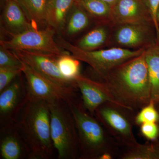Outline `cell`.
I'll use <instances>...</instances> for the list:
<instances>
[{
  "label": "cell",
  "instance_id": "484cf974",
  "mask_svg": "<svg viewBox=\"0 0 159 159\" xmlns=\"http://www.w3.org/2000/svg\"><path fill=\"white\" fill-rule=\"evenodd\" d=\"M23 69L0 67V93L22 73Z\"/></svg>",
  "mask_w": 159,
  "mask_h": 159
},
{
  "label": "cell",
  "instance_id": "3957f363",
  "mask_svg": "<svg viewBox=\"0 0 159 159\" xmlns=\"http://www.w3.org/2000/svg\"><path fill=\"white\" fill-rule=\"evenodd\" d=\"M73 115L79 141L80 159H99L105 153L114 157L120 146L101 123L76 99L67 102Z\"/></svg>",
  "mask_w": 159,
  "mask_h": 159
},
{
  "label": "cell",
  "instance_id": "603a6c76",
  "mask_svg": "<svg viewBox=\"0 0 159 159\" xmlns=\"http://www.w3.org/2000/svg\"><path fill=\"white\" fill-rule=\"evenodd\" d=\"M57 61L61 73L67 79L74 80L80 74V61L70 52L58 56Z\"/></svg>",
  "mask_w": 159,
  "mask_h": 159
},
{
  "label": "cell",
  "instance_id": "4fadbf2b",
  "mask_svg": "<svg viewBox=\"0 0 159 159\" xmlns=\"http://www.w3.org/2000/svg\"><path fill=\"white\" fill-rule=\"evenodd\" d=\"M110 22L117 26L124 24L153 25L142 0H119L112 7Z\"/></svg>",
  "mask_w": 159,
  "mask_h": 159
},
{
  "label": "cell",
  "instance_id": "5b68a950",
  "mask_svg": "<svg viewBox=\"0 0 159 159\" xmlns=\"http://www.w3.org/2000/svg\"><path fill=\"white\" fill-rule=\"evenodd\" d=\"M58 40L61 48L80 61L87 63L101 77L122 63L141 55L146 48L131 50L119 47L86 51L72 44L61 35L58 36Z\"/></svg>",
  "mask_w": 159,
  "mask_h": 159
},
{
  "label": "cell",
  "instance_id": "9c48e42d",
  "mask_svg": "<svg viewBox=\"0 0 159 159\" xmlns=\"http://www.w3.org/2000/svg\"><path fill=\"white\" fill-rule=\"evenodd\" d=\"M12 51L23 62L52 82L63 87L78 89L75 80L67 79L61 73L57 64L58 56L24 50Z\"/></svg>",
  "mask_w": 159,
  "mask_h": 159
},
{
  "label": "cell",
  "instance_id": "ba28073f",
  "mask_svg": "<svg viewBox=\"0 0 159 159\" xmlns=\"http://www.w3.org/2000/svg\"><path fill=\"white\" fill-rule=\"evenodd\" d=\"M23 63L22 72L28 91V98L43 100L48 103L58 100L68 102L76 99L77 89L58 85Z\"/></svg>",
  "mask_w": 159,
  "mask_h": 159
},
{
  "label": "cell",
  "instance_id": "7a4b0ae2",
  "mask_svg": "<svg viewBox=\"0 0 159 159\" xmlns=\"http://www.w3.org/2000/svg\"><path fill=\"white\" fill-rule=\"evenodd\" d=\"M14 125L25 143L30 159H48L54 149L51 136L49 103L28 98Z\"/></svg>",
  "mask_w": 159,
  "mask_h": 159
},
{
  "label": "cell",
  "instance_id": "7402d4cb",
  "mask_svg": "<svg viewBox=\"0 0 159 159\" xmlns=\"http://www.w3.org/2000/svg\"><path fill=\"white\" fill-rule=\"evenodd\" d=\"M91 17L101 21L110 22L111 7L102 0H78Z\"/></svg>",
  "mask_w": 159,
  "mask_h": 159
},
{
  "label": "cell",
  "instance_id": "f546056e",
  "mask_svg": "<svg viewBox=\"0 0 159 159\" xmlns=\"http://www.w3.org/2000/svg\"><path fill=\"white\" fill-rule=\"evenodd\" d=\"M157 20L159 25V7L157 13Z\"/></svg>",
  "mask_w": 159,
  "mask_h": 159
},
{
  "label": "cell",
  "instance_id": "cb8c5ba5",
  "mask_svg": "<svg viewBox=\"0 0 159 159\" xmlns=\"http://www.w3.org/2000/svg\"><path fill=\"white\" fill-rule=\"evenodd\" d=\"M158 122L159 113L152 101L141 109L135 116V125H140L148 122Z\"/></svg>",
  "mask_w": 159,
  "mask_h": 159
},
{
  "label": "cell",
  "instance_id": "8992f818",
  "mask_svg": "<svg viewBox=\"0 0 159 159\" xmlns=\"http://www.w3.org/2000/svg\"><path fill=\"white\" fill-rule=\"evenodd\" d=\"M109 134L120 146L129 148L138 142L133 131L135 112L115 102H107L94 114Z\"/></svg>",
  "mask_w": 159,
  "mask_h": 159
},
{
  "label": "cell",
  "instance_id": "83f0119b",
  "mask_svg": "<svg viewBox=\"0 0 159 159\" xmlns=\"http://www.w3.org/2000/svg\"><path fill=\"white\" fill-rule=\"evenodd\" d=\"M148 11L156 32L157 40L159 42V25L157 20V13L159 7V0H142Z\"/></svg>",
  "mask_w": 159,
  "mask_h": 159
},
{
  "label": "cell",
  "instance_id": "44dd1931",
  "mask_svg": "<svg viewBox=\"0 0 159 159\" xmlns=\"http://www.w3.org/2000/svg\"><path fill=\"white\" fill-rule=\"evenodd\" d=\"M107 28L100 26L89 31L78 41L76 46L83 50L92 51L98 50L105 44L108 38Z\"/></svg>",
  "mask_w": 159,
  "mask_h": 159
},
{
  "label": "cell",
  "instance_id": "f1b7e54d",
  "mask_svg": "<svg viewBox=\"0 0 159 159\" xmlns=\"http://www.w3.org/2000/svg\"><path fill=\"white\" fill-rule=\"evenodd\" d=\"M78 1V0H76V1ZM102 1L108 3L112 7H113L118 2L119 0H102Z\"/></svg>",
  "mask_w": 159,
  "mask_h": 159
},
{
  "label": "cell",
  "instance_id": "4316f807",
  "mask_svg": "<svg viewBox=\"0 0 159 159\" xmlns=\"http://www.w3.org/2000/svg\"><path fill=\"white\" fill-rule=\"evenodd\" d=\"M140 133L150 141L157 140L159 137V125L156 122H148L140 125Z\"/></svg>",
  "mask_w": 159,
  "mask_h": 159
},
{
  "label": "cell",
  "instance_id": "5bb4252c",
  "mask_svg": "<svg viewBox=\"0 0 159 159\" xmlns=\"http://www.w3.org/2000/svg\"><path fill=\"white\" fill-rule=\"evenodd\" d=\"M1 25L3 31L9 37L30 29H37L29 21L16 0H6L1 15Z\"/></svg>",
  "mask_w": 159,
  "mask_h": 159
},
{
  "label": "cell",
  "instance_id": "ffe728a7",
  "mask_svg": "<svg viewBox=\"0 0 159 159\" xmlns=\"http://www.w3.org/2000/svg\"><path fill=\"white\" fill-rule=\"evenodd\" d=\"M119 157L120 159H159V140L144 144L139 143L132 147L126 148Z\"/></svg>",
  "mask_w": 159,
  "mask_h": 159
},
{
  "label": "cell",
  "instance_id": "ac0fdd59",
  "mask_svg": "<svg viewBox=\"0 0 159 159\" xmlns=\"http://www.w3.org/2000/svg\"><path fill=\"white\" fill-rule=\"evenodd\" d=\"M90 16L76 1L67 17L62 35L72 37L85 30L91 22Z\"/></svg>",
  "mask_w": 159,
  "mask_h": 159
},
{
  "label": "cell",
  "instance_id": "d4e9b609",
  "mask_svg": "<svg viewBox=\"0 0 159 159\" xmlns=\"http://www.w3.org/2000/svg\"><path fill=\"white\" fill-rule=\"evenodd\" d=\"M0 67L23 69V63L12 51L1 46Z\"/></svg>",
  "mask_w": 159,
  "mask_h": 159
},
{
  "label": "cell",
  "instance_id": "6da1fadb",
  "mask_svg": "<svg viewBox=\"0 0 159 159\" xmlns=\"http://www.w3.org/2000/svg\"><path fill=\"white\" fill-rule=\"evenodd\" d=\"M117 103L135 112L150 102V85L145 51L101 77Z\"/></svg>",
  "mask_w": 159,
  "mask_h": 159
},
{
  "label": "cell",
  "instance_id": "9a60e30c",
  "mask_svg": "<svg viewBox=\"0 0 159 159\" xmlns=\"http://www.w3.org/2000/svg\"><path fill=\"white\" fill-rule=\"evenodd\" d=\"M2 128L0 140L1 158H28L29 149L14 124L2 127Z\"/></svg>",
  "mask_w": 159,
  "mask_h": 159
},
{
  "label": "cell",
  "instance_id": "277c9868",
  "mask_svg": "<svg viewBox=\"0 0 159 159\" xmlns=\"http://www.w3.org/2000/svg\"><path fill=\"white\" fill-rule=\"evenodd\" d=\"M51 136L59 159H80L79 141L74 117L67 102L48 103Z\"/></svg>",
  "mask_w": 159,
  "mask_h": 159
},
{
  "label": "cell",
  "instance_id": "30bf717a",
  "mask_svg": "<svg viewBox=\"0 0 159 159\" xmlns=\"http://www.w3.org/2000/svg\"><path fill=\"white\" fill-rule=\"evenodd\" d=\"M20 74L0 93V119L2 127L14 124L18 114L28 100L25 81Z\"/></svg>",
  "mask_w": 159,
  "mask_h": 159
},
{
  "label": "cell",
  "instance_id": "d6986e66",
  "mask_svg": "<svg viewBox=\"0 0 159 159\" xmlns=\"http://www.w3.org/2000/svg\"><path fill=\"white\" fill-rule=\"evenodd\" d=\"M19 4L29 21L35 28L47 25L46 13L48 0H16Z\"/></svg>",
  "mask_w": 159,
  "mask_h": 159
},
{
  "label": "cell",
  "instance_id": "52a82bcc",
  "mask_svg": "<svg viewBox=\"0 0 159 159\" xmlns=\"http://www.w3.org/2000/svg\"><path fill=\"white\" fill-rule=\"evenodd\" d=\"M56 31L50 27L40 29H31L20 34L10 36L7 40H1L0 45L10 51L24 50L42 52L59 56L69 51L55 42Z\"/></svg>",
  "mask_w": 159,
  "mask_h": 159
},
{
  "label": "cell",
  "instance_id": "2e32d148",
  "mask_svg": "<svg viewBox=\"0 0 159 159\" xmlns=\"http://www.w3.org/2000/svg\"><path fill=\"white\" fill-rule=\"evenodd\" d=\"M76 0H48L46 23L48 27L62 36L66 22Z\"/></svg>",
  "mask_w": 159,
  "mask_h": 159
},
{
  "label": "cell",
  "instance_id": "7c38bea8",
  "mask_svg": "<svg viewBox=\"0 0 159 159\" xmlns=\"http://www.w3.org/2000/svg\"><path fill=\"white\" fill-rule=\"evenodd\" d=\"M74 80L81 94L84 107L92 115H94L96 110L106 102L118 104L103 83L91 79L80 74Z\"/></svg>",
  "mask_w": 159,
  "mask_h": 159
},
{
  "label": "cell",
  "instance_id": "8fae6325",
  "mask_svg": "<svg viewBox=\"0 0 159 159\" xmlns=\"http://www.w3.org/2000/svg\"><path fill=\"white\" fill-rule=\"evenodd\" d=\"M114 35L117 44L125 48L139 49L156 42L153 25L124 24L119 25Z\"/></svg>",
  "mask_w": 159,
  "mask_h": 159
},
{
  "label": "cell",
  "instance_id": "e0dca14e",
  "mask_svg": "<svg viewBox=\"0 0 159 159\" xmlns=\"http://www.w3.org/2000/svg\"><path fill=\"white\" fill-rule=\"evenodd\" d=\"M145 59L148 67L150 85V101L159 113V42L145 48Z\"/></svg>",
  "mask_w": 159,
  "mask_h": 159
}]
</instances>
